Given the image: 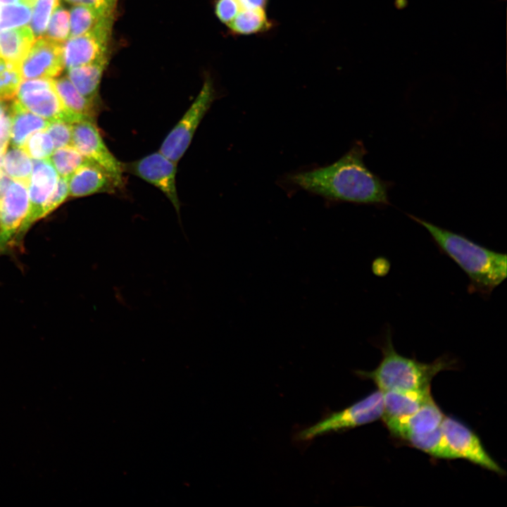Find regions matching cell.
<instances>
[{"mask_svg":"<svg viewBox=\"0 0 507 507\" xmlns=\"http://www.w3.org/2000/svg\"><path fill=\"white\" fill-rule=\"evenodd\" d=\"M13 180L3 170H0V200L4 196Z\"/></svg>","mask_w":507,"mask_h":507,"instance_id":"8d00e7d4","label":"cell"},{"mask_svg":"<svg viewBox=\"0 0 507 507\" xmlns=\"http://www.w3.org/2000/svg\"><path fill=\"white\" fill-rule=\"evenodd\" d=\"M241 8L238 0H217L215 4L216 16L227 25L235 18Z\"/></svg>","mask_w":507,"mask_h":507,"instance_id":"d6a6232c","label":"cell"},{"mask_svg":"<svg viewBox=\"0 0 507 507\" xmlns=\"http://www.w3.org/2000/svg\"><path fill=\"white\" fill-rule=\"evenodd\" d=\"M23 148L33 159H47L54 151L53 140L48 132L44 130L30 135Z\"/></svg>","mask_w":507,"mask_h":507,"instance_id":"83f0119b","label":"cell"},{"mask_svg":"<svg viewBox=\"0 0 507 507\" xmlns=\"http://www.w3.org/2000/svg\"><path fill=\"white\" fill-rule=\"evenodd\" d=\"M440 428L449 446L458 458L465 459L499 475L506 474L488 453L477 434L465 424L453 417L445 415Z\"/></svg>","mask_w":507,"mask_h":507,"instance_id":"8992f818","label":"cell"},{"mask_svg":"<svg viewBox=\"0 0 507 507\" xmlns=\"http://www.w3.org/2000/svg\"><path fill=\"white\" fill-rule=\"evenodd\" d=\"M113 17L104 18L91 31L70 37L63 43L64 65L67 69L107 57Z\"/></svg>","mask_w":507,"mask_h":507,"instance_id":"8fae6325","label":"cell"},{"mask_svg":"<svg viewBox=\"0 0 507 507\" xmlns=\"http://www.w3.org/2000/svg\"><path fill=\"white\" fill-rule=\"evenodd\" d=\"M49 161L60 177L68 179L81 165L87 161L73 146L54 149Z\"/></svg>","mask_w":507,"mask_h":507,"instance_id":"d4e9b609","label":"cell"},{"mask_svg":"<svg viewBox=\"0 0 507 507\" xmlns=\"http://www.w3.org/2000/svg\"><path fill=\"white\" fill-rule=\"evenodd\" d=\"M15 99L25 109L49 121L75 123L73 118L63 108L52 78L21 81Z\"/></svg>","mask_w":507,"mask_h":507,"instance_id":"ba28073f","label":"cell"},{"mask_svg":"<svg viewBox=\"0 0 507 507\" xmlns=\"http://www.w3.org/2000/svg\"><path fill=\"white\" fill-rule=\"evenodd\" d=\"M46 38L58 43H64L70 35V13L58 6L54 11L45 32Z\"/></svg>","mask_w":507,"mask_h":507,"instance_id":"f546056e","label":"cell"},{"mask_svg":"<svg viewBox=\"0 0 507 507\" xmlns=\"http://www.w3.org/2000/svg\"><path fill=\"white\" fill-rule=\"evenodd\" d=\"M377 346L382 353L378 365L372 370H357L356 373L372 380L382 392L430 388L432 379L438 373L458 367V361L450 355H442L430 363H424L399 353L394 348L389 327L384 328Z\"/></svg>","mask_w":507,"mask_h":507,"instance_id":"3957f363","label":"cell"},{"mask_svg":"<svg viewBox=\"0 0 507 507\" xmlns=\"http://www.w3.org/2000/svg\"><path fill=\"white\" fill-rule=\"evenodd\" d=\"M382 392L383 414L381 419L384 423L403 419L412 415L432 396L430 388Z\"/></svg>","mask_w":507,"mask_h":507,"instance_id":"2e32d148","label":"cell"},{"mask_svg":"<svg viewBox=\"0 0 507 507\" xmlns=\"http://www.w3.org/2000/svg\"><path fill=\"white\" fill-rule=\"evenodd\" d=\"M8 108L4 101H0V118L8 111Z\"/></svg>","mask_w":507,"mask_h":507,"instance_id":"f35d334b","label":"cell"},{"mask_svg":"<svg viewBox=\"0 0 507 507\" xmlns=\"http://www.w3.org/2000/svg\"><path fill=\"white\" fill-rule=\"evenodd\" d=\"M215 96L213 82L208 78L192 104L163 140L159 149L162 154L175 163L181 159Z\"/></svg>","mask_w":507,"mask_h":507,"instance_id":"5b68a950","label":"cell"},{"mask_svg":"<svg viewBox=\"0 0 507 507\" xmlns=\"http://www.w3.org/2000/svg\"><path fill=\"white\" fill-rule=\"evenodd\" d=\"M59 6V0H37L30 21V29L35 37H41L47 27L53 11Z\"/></svg>","mask_w":507,"mask_h":507,"instance_id":"f1b7e54d","label":"cell"},{"mask_svg":"<svg viewBox=\"0 0 507 507\" xmlns=\"http://www.w3.org/2000/svg\"><path fill=\"white\" fill-rule=\"evenodd\" d=\"M59 175L49 158L35 159L27 185L29 208L10 248L18 246L29 228L37 220L43 218L46 203L56 186Z\"/></svg>","mask_w":507,"mask_h":507,"instance_id":"52a82bcc","label":"cell"},{"mask_svg":"<svg viewBox=\"0 0 507 507\" xmlns=\"http://www.w3.org/2000/svg\"><path fill=\"white\" fill-rule=\"evenodd\" d=\"M69 196L82 197L96 193H114L121 188L115 179L96 163L87 161L67 179Z\"/></svg>","mask_w":507,"mask_h":507,"instance_id":"5bb4252c","label":"cell"},{"mask_svg":"<svg viewBox=\"0 0 507 507\" xmlns=\"http://www.w3.org/2000/svg\"><path fill=\"white\" fill-rule=\"evenodd\" d=\"M28 184L13 180L0 200V255L10 245L29 208Z\"/></svg>","mask_w":507,"mask_h":507,"instance_id":"7c38bea8","label":"cell"},{"mask_svg":"<svg viewBox=\"0 0 507 507\" xmlns=\"http://www.w3.org/2000/svg\"><path fill=\"white\" fill-rule=\"evenodd\" d=\"M74 5H82L99 9L107 13H113L118 0H65Z\"/></svg>","mask_w":507,"mask_h":507,"instance_id":"836d02e7","label":"cell"},{"mask_svg":"<svg viewBox=\"0 0 507 507\" xmlns=\"http://www.w3.org/2000/svg\"><path fill=\"white\" fill-rule=\"evenodd\" d=\"M445 415L431 396L412 415L384 423L391 435L401 440L408 434L432 432L441 426Z\"/></svg>","mask_w":507,"mask_h":507,"instance_id":"9a60e30c","label":"cell"},{"mask_svg":"<svg viewBox=\"0 0 507 507\" xmlns=\"http://www.w3.org/2000/svg\"><path fill=\"white\" fill-rule=\"evenodd\" d=\"M401 441L433 458L441 459L458 458L457 456L449 446L440 427L430 432L408 434Z\"/></svg>","mask_w":507,"mask_h":507,"instance_id":"44dd1931","label":"cell"},{"mask_svg":"<svg viewBox=\"0 0 507 507\" xmlns=\"http://www.w3.org/2000/svg\"><path fill=\"white\" fill-rule=\"evenodd\" d=\"M407 215L423 226L440 251L453 260L469 279V293L484 298L506 277V254L483 246L465 236L439 227L411 214Z\"/></svg>","mask_w":507,"mask_h":507,"instance_id":"7a4b0ae2","label":"cell"},{"mask_svg":"<svg viewBox=\"0 0 507 507\" xmlns=\"http://www.w3.org/2000/svg\"><path fill=\"white\" fill-rule=\"evenodd\" d=\"M32 7L22 3L0 7V32L25 25L30 21Z\"/></svg>","mask_w":507,"mask_h":507,"instance_id":"4316f807","label":"cell"},{"mask_svg":"<svg viewBox=\"0 0 507 507\" xmlns=\"http://www.w3.org/2000/svg\"><path fill=\"white\" fill-rule=\"evenodd\" d=\"M113 15L94 7L75 5L70 11V37L93 30L104 18Z\"/></svg>","mask_w":507,"mask_h":507,"instance_id":"603a6c76","label":"cell"},{"mask_svg":"<svg viewBox=\"0 0 507 507\" xmlns=\"http://www.w3.org/2000/svg\"><path fill=\"white\" fill-rule=\"evenodd\" d=\"M22 80L20 65L0 58V101L14 99Z\"/></svg>","mask_w":507,"mask_h":507,"instance_id":"484cf974","label":"cell"},{"mask_svg":"<svg viewBox=\"0 0 507 507\" xmlns=\"http://www.w3.org/2000/svg\"><path fill=\"white\" fill-rule=\"evenodd\" d=\"M383 414V392L380 389L344 410L332 413L316 424L299 432L300 440H309L332 431L354 428L381 419Z\"/></svg>","mask_w":507,"mask_h":507,"instance_id":"277c9868","label":"cell"},{"mask_svg":"<svg viewBox=\"0 0 507 507\" xmlns=\"http://www.w3.org/2000/svg\"><path fill=\"white\" fill-rule=\"evenodd\" d=\"M367 153L362 141H356L334 163L288 173L282 183L334 203L387 206L390 204L389 191L394 183L382 180L366 166Z\"/></svg>","mask_w":507,"mask_h":507,"instance_id":"6da1fadb","label":"cell"},{"mask_svg":"<svg viewBox=\"0 0 507 507\" xmlns=\"http://www.w3.org/2000/svg\"><path fill=\"white\" fill-rule=\"evenodd\" d=\"M72 146L85 158L106 170L121 188L124 186L123 163L106 146L95 122L72 124Z\"/></svg>","mask_w":507,"mask_h":507,"instance_id":"9c48e42d","label":"cell"},{"mask_svg":"<svg viewBox=\"0 0 507 507\" xmlns=\"http://www.w3.org/2000/svg\"><path fill=\"white\" fill-rule=\"evenodd\" d=\"M3 170L12 179L29 183L32 161L23 147L8 146L3 161Z\"/></svg>","mask_w":507,"mask_h":507,"instance_id":"cb8c5ba5","label":"cell"},{"mask_svg":"<svg viewBox=\"0 0 507 507\" xmlns=\"http://www.w3.org/2000/svg\"><path fill=\"white\" fill-rule=\"evenodd\" d=\"M35 41V36L27 26L1 31L0 56L20 65Z\"/></svg>","mask_w":507,"mask_h":507,"instance_id":"ffe728a7","label":"cell"},{"mask_svg":"<svg viewBox=\"0 0 507 507\" xmlns=\"http://www.w3.org/2000/svg\"><path fill=\"white\" fill-rule=\"evenodd\" d=\"M51 137L54 149L72 146V124L61 121H50L45 130Z\"/></svg>","mask_w":507,"mask_h":507,"instance_id":"4dcf8cb0","label":"cell"},{"mask_svg":"<svg viewBox=\"0 0 507 507\" xmlns=\"http://www.w3.org/2000/svg\"><path fill=\"white\" fill-rule=\"evenodd\" d=\"M68 196H69L68 180L66 178L59 176L55 189L44 206L43 218L60 206Z\"/></svg>","mask_w":507,"mask_h":507,"instance_id":"1f68e13d","label":"cell"},{"mask_svg":"<svg viewBox=\"0 0 507 507\" xmlns=\"http://www.w3.org/2000/svg\"><path fill=\"white\" fill-rule=\"evenodd\" d=\"M11 119L8 111L0 118V154H4L10 142Z\"/></svg>","mask_w":507,"mask_h":507,"instance_id":"e575fe53","label":"cell"},{"mask_svg":"<svg viewBox=\"0 0 507 507\" xmlns=\"http://www.w3.org/2000/svg\"><path fill=\"white\" fill-rule=\"evenodd\" d=\"M54 85L63 108L73 118L75 123L84 120L95 122L97 103L84 97L68 77L54 80Z\"/></svg>","mask_w":507,"mask_h":507,"instance_id":"e0dca14e","label":"cell"},{"mask_svg":"<svg viewBox=\"0 0 507 507\" xmlns=\"http://www.w3.org/2000/svg\"><path fill=\"white\" fill-rule=\"evenodd\" d=\"M242 8H265L269 0H238Z\"/></svg>","mask_w":507,"mask_h":507,"instance_id":"d590c367","label":"cell"},{"mask_svg":"<svg viewBox=\"0 0 507 507\" xmlns=\"http://www.w3.org/2000/svg\"><path fill=\"white\" fill-rule=\"evenodd\" d=\"M123 169L124 173L139 177L161 191L180 215V202L176 187L177 163L158 151L137 161L123 163Z\"/></svg>","mask_w":507,"mask_h":507,"instance_id":"30bf717a","label":"cell"},{"mask_svg":"<svg viewBox=\"0 0 507 507\" xmlns=\"http://www.w3.org/2000/svg\"><path fill=\"white\" fill-rule=\"evenodd\" d=\"M227 26L235 35H249L268 31L273 23L265 8H242Z\"/></svg>","mask_w":507,"mask_h":507,"instance_id":"7402d4cb","label":"cell"},{"mask_svg":"<svg viewBox=\"0 0 507 507\" xmlns=\"http://www.w3.org/2000/svg\"><path fill=\"white\" fill-rule=\"evenodd\" d=\"M37 0H0V4L22 3L32 7Z\"/></svg>","mask_w":507,"mask_h":507,"instance_id":"74e56055","label":"cell"},{"mask_svg":"<svg viewBox=\"0 0 507 507\" xmlns=\"http://www.w3.org/2000/svg\"><path fill=\"white\" fill-rule=\"evenodd\" d=\"M106 64L107 57L92 63L68 68V79L84 97L97 103L99 84Z\"/></svg>","mask_w":507,"mask_h":507,"instance_id":"d6986e66","label":"cell"},{"mask_svg":"<svg viewBox=\"0 0 507 507\" xmlns=\"http://www.w3.org/2000/svg\"><path fill=\"white\" fill-rule=\"evenodd\" d=\"M8 111L11 119V146L23 147L30 135L46 130L50 122L25 109L15 99Z\"/></svg>","mask_w":507,"mask_h":507,"instance_id":"ac0fdd59","label":"cell"},{"mask_svg":"<svg viewBox=\"0 0 507 507\" xmlns=\"http://www.w3.org/2000/svg\"><path fill=\"white\" fill-rule=\"evenodd\" d=\"M64 65L63 43L46 37L35 41L20 63L22 78H53L59 75Z\"/></svg>","mask_w":507,"mask_h":507,"instance_id":"4fadbf2b","label":"cell"}]
</instances>
